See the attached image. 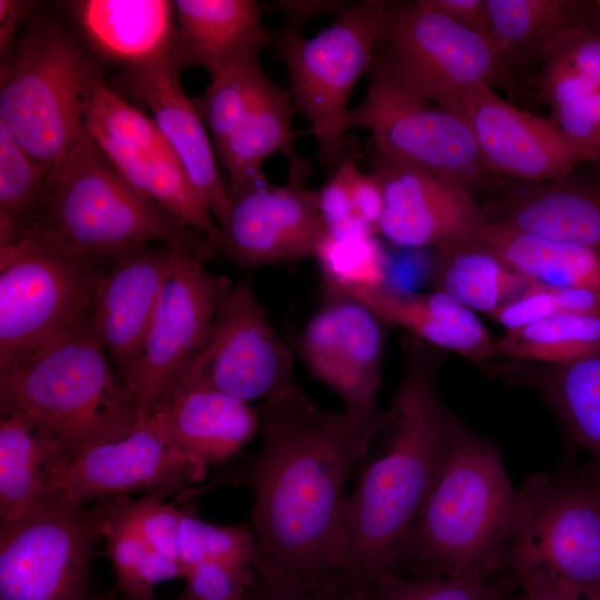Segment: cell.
<instances>
[{"label": "cell", "mask_w": 600, "mask_h": 600, "mask_svg": "<svg viewBox=\"0 0 600 600\" xmlns=\"http://www.w3.org/2000/svg\"><path fill=\"white\" fill-rule=\"evenodd\" d=\"M259 417L260 447L241 470L257 571L324 592L349 573L346 489L373 423L322 409L298 383Z\"/></svg>", "instance_id": "cell-1"}, {"label": "cell", "mask_w": 600, "mask_h": 600, "mask_svg": "<svg viewBox=\"0 0 600 600\" xmlns=\"http://www.w3.org/2000/svg\"><path fill=\"white\" fill-rule=\"evenodd\" d=\"M400 347V383L390 408L378 414L366 437L354 489L346 500L352 574L396 570L459 422L439 392L441 350L408 332Z\"/></svg>", "instance_id": "cell-2"}, {"label": "cell", "mask_w": 600, "mask_h": 600, "mask_svg": "<svg viewBox=\"0 0 600 600\" xmlns=\"http://www.w3.org/2000/svg\"><path fill=\"white\" fill-rule=\"evenodd\" d=\"M521 516V490L511 483L496 446L458 422L393 572L473 580L511 572Z\"/></svg>", "instance_id": "cell-3"}, {"label": "cell", "mask_w": 600, "mask_h": 600, "mask_svg": "<svg viewBox=\"0 0 600 600\" xmlns=\"http://www.w3.org/2000/svg\"><path fill=\"white\" fill-rule=\"evenodd\" d=\"M0 410L41 427L69 461L139 426L138 406L91 318L0 370Z\"/></svg>", "instance_id": "cell-4"}, {"label": "cell", "mask_w": 600, "mask_h": 600, "mask_svg": "<svg viewBox=\"0 0 600 600\" xmlns=\"http://www.w3.org/2000/svg\"><path fill=\"white\" fill-rule=\"evenodd\" d=\"M47 202L34 224L71 252L106 261L146 243L200 250L207 236L143 196L108 159L86 126L47 178Z\"/></svg>", "instance_id": "cell-5"}, {"label": "cell", "mask_w": 600, "mask_h": 600, "mask_svg": "<svg viewBox=\"0 0 600 600\" xmlns=\"http://www.w3.org/2000/svg\"><path fill=\"white\" fill-rule=\"evenodd\" d=\"M1 61L0 123L48 178L86 129L101 72L76 36L51 20L33 22Z\"/></svg>", "instance_id": "cell-6"}, {"label": "cell", "mask_w": 600, "mask_h": 600, "mask_svg": "<svg viewBox=\"0 0 600 600\" xmlns=\"http://www.w3.org/2000/svg\"><path fill=\"white\" fill-rule=\"evenodd\" d=\"M110 262L76 254L36 226L0 244V370L90 319Z\"/></svg>", "instance_id": "cell-7"}, {"label": "cell", "mask_w": 600, "mask_h": 600, "mask_svg": "<svg viewBox=\"0 0 600 600\" xmlns=\"http://www.w3.org/2000/svg\"><path fill=\"white\" fill-rule=\"evenodd\" d=\"M384 0L352 3L314 37L279 30L273 44L284 62L296 110L311 126L322 167L351 159L347 139L349 99L377 52Z\"/></svg>", "instance_id": "cell-8"}, {"label": "cell", "mask_w": 600, "mask_h": 600, "mask_svg": "<svg viewBox=\"0 0 600 600\" xmlns=\"http://www.w3.org/2000/svg\"><path fill=\"white\" fill-rule=\"evenodd\" d=\"M368 73L367 94L358 107L350 109L347 127L368 130L374 151L472 194L493 191L504 180L486 168L462 113L418 96L378 52Z\"/></svg>", "instance_id": "cell-9"}, {"label": "cell", "mask_w": 600, "mask_h": 600, "mask_svg": "<svg viewBox=\"0 0 600 600\" xmlns=\"http://www.w3.org/2000/svg\"><path fill=\"white\" fill-rule=\"evenodd\" d=\"M377 52L409 89L456 112L463 96L478 86H513V73L487 36L422 0L384 1Z\"/></svg>", "instance_id": "cell-10"}, {"label": "cell", "mask_w": 600, "mask_h": 600, "mask_svg": "<svg viewBox=\"0 0 600 600\" xmlns=\"http://www.w3.org/2000/svg\"><path fill=\"white\" fill-rule=\"evenodd\" d=\"M520 490L510 571L519 579L542 570L600 589V469L591 462L533 473Z\"/></svg>", "instance_id": "cell-11"}, {"label": "cell", "mask_w": 600, "mask_h": 600, "mask_svg": "<svg viewBox=\"0 0 600 600\" xmlns=\"http://www.w3.org/2000/svg\"><path fill=\"white\" fill-rule=\"evenodd\" d=\"M110 498L77 506L62 497L0 524V600H93L90 563Z\"/></svg>", "instance_id": "cell-12"}, {"label": "cell", "mask_w": 600, "mask_h": 600, "mask_svg": "<svg viewBox=\"0 0 600 600\" xmlns=\"http://www.w3.org/2000/svg\"><path fill=\"white\" fill-rule=\"evenodd\" d=\"M202 252L180 250L168 276L136 368L126 382L139 410V424L176 389L208 339L229 286L204 267Z\"/></svg>", "instance_id": "cell-13"}, {"label": "cell", "mask_w": 600, "mask_h": 600, "mask_svg": "<svg viewBox=\"0 0 600 600\" xmlns=\"http://www.w3.org/2000/svg\"><path fill=\"white\" fill-rule=\"evenodd\" d=\"M192 383L212 387L248 403L257 399L264 402L297 384L291 352L249 282L229 286L206 344L173 392Z\"/></svg>", "instance_id": "cell-14"}, {"label": "cell", "mask_w": 600, "mask_h": 600, "mask_svg": "<svg viewBox=\"0 0 600 600\" xmlns=\"http://www.w3.org/2000/svg\"><path fill=\"white\" fill-rule=\"evenodd\" d=\"M206 474L147 417L127 436L93 446L71 459L57 474L53 489L64 500L87 507L131 492L163 499Z\"/></svg>", "instance_id": "cell-15"}, {"label": "cell", "mask_w": 600, "mask_h": 600, "mask_svg": "<svg viewBox=\"0 0 600 600\" xmlns=\"http://www.w3.org/2000/svg\"><path fill=\"white\" fill-rule=\"evenodd\" d=\"M231 204L207 257L218 254L246 269L314 258L328 234L318 193L301 183L267 182L230 196Z\"/></svg>", "instance_id": "cell-16"}, {"label": "cell", "mask_w": 600, "mask_h": 600, "mask_svg": "<svg viewBox=\"0 0 600 600\" xmlns=\"http://www.w3.org/2000/svg\"><path fill=\"white\" fill-rule=\"evenodd\" d=\"M383 323L348 297L326 293L300 339V352L311 374L333 390L353 419H377L384 347Z\"/></svg>", "instance_id": "cell-17"}, {"label": "cell", "mask_w": 600, "mask_h": 600, "mask_svg": "<svg viewBox=\"0 0 600 600\" xmlns=\"http://www.w3.org/2000/svg\"><path fill=\"white\" fill-rule=\"evenodd\" d=\"M371 172L384 199L377 233L390 243L438 251L478 241L488 219L464 188L377 151Z\"/></svg>", "instance_id": "cell-18"}, {"label": "cell", "mask_w": 600, "mask_h": 600, "mask_svg": "<svg viewBox=\"0 0 600 600\" xmlns=\"http://www.w3.org/2000/svg\"><path fill=\"white\" fill-rule=\"evenodd\" d=\"M174 47L124 66L110 88L148 108L152 120L186 170L200 199L221 226L231 199L220 178L207 127L180 81L182 69Z\"/></svg>", "instance_id": "cell-19"}, {"label": "cell", "mask_w": 600, "mask_h": 600, "mask_svg": "<svg viewBox=\"0 0 600 600\" xmlns=\"http://www.w3.org/2000/svg\"><path fill=\"white\" fill-rule=\"evenodd\" d=\"M481 159L496 177L517 181L563 178L586 162L556 120L530 113L478 86L460 101Z\"/></svg>", "instance_id": "cell-20"}, {"label": "cell", "mask_w": 600, "mask_h": 600, "mask_svg": "<svg viewBox=\"0 0 600 600\" xmlns=\"http://www.w3.org/2000/svg\"><path fill=\"white\" fill-rule=\"evenodd\" d=\"M183 248L189 247L146 243L128 249L111 259L100 280L91 328L124 384L140 357L162 287Z\"/></svg>", "instance_id": "cell-21"}, {"label": "cell", "mask_w": 600, "mask_h": 600, "mask_svg": "<svg viewBox=\"0 0 600 600\" xmlns=\"http://www.w3.org/2000/svg\"><path fill=\"white\" fill-rule=\"evenodd\" d=\"M488 221L600 256V181L571 172L547 181L503 180L482 206Z\"/></svg>", "instance_id": "cell-22"}, {"label": "cell", "mask_w": 600, "mask_h": 600, "mask_svg": "<svg viewBox=\"0 0 600 600\" xmlns=\"http://www.w3.org/2000/svg\"><path fill=\"white\" fill-rule=\"evenodd\" d=\"M148 417L204 471L232 458L260 430L259 412L248 402L200 383L178 388Z\"/></svg>", "instance_id": "cell-23"}, {"label": "cell", "mask_w": 600, "mask_h": 600, "mask_svg": "<svg viewBox=\"0 0 600 600\" xmlns=\"http://www.w3.org/2000/svg\"><path fill=\"white\" fill-rule=\"evenodd\" d=\"M324 290L353 299L383 324L403 328L436 348L456 352L479 367L494 358V339L474 311L438 290L406 293L387 284Z\"/></svg>", "instance_id": "cell-24"}, {"label": "cell", "mask_w": 600, "mask_h": 600, "mask_svg": "<svg viewBox=\"0 0 600 600\" xmlns=\"http://www.w3.org/2000/svg\"><path fill=\"white\" fill-rule=\"evenodd\" d=\"M176 53L209 76L273 44L254 0H176Z\"/></svg>", "instance_id": "cell-25"}, {"label": "cell", "mask_w": 600, "mask_h": 600, "mask_svg": "<svg viewBox=\"0 0 600 600\" xmlns=\"http://www.w3.org/2000/svg\"><path fill=\"white\" fill-rule=\"evenodd\" d=\"M482 368L537 391L600 469V350L564 364L503 359Z\"/></svg>", "instance_id": "cell-26"}, {"label": "cell", "mask_w": 600, "mask_h": 600, "mask_svg": "<svg viewBox=\"0 0 600 600\" xmlns=\"http://www.w3.org/2000/svg\"><path fill=\"white\" fill-rule=\"evenodd\" d=\"M68 462V457L41 427L19 414L1 413V522L22 520L60 498L53 482Z\"/></svg>", "instance_id": "cell-27"}, {"label": "cell", "mask_w": 600, "mask_h": 600, "mask_svg": "<svg viewBox=\"0 0 600 600\" xmlns=\"http://www.w3.org/2000/svg\"><path fill=\"white\" fill-rule=\"evenodd\" d=\"M70 7L90 46L111 61L128 66L174 47L173 1L82 0Z\"/></svg>", "instance_id": "cell-28"}, {"label": "cell", "mask_w": 600, "mask_h": 600, "mask_svg": "<svg viewBox=\"0 0 600 600\" xmlns=\"http://www.w3.org/2000/svg\"><path fill=\"white\" fill-rule=\"evenodd\" d=\"M294 111L290 91L269 80L239 127L216 150L229 174V196L267 182L262 164L278 151L291 161V182L301 183L303 164L292 147Z\"/></svg>", "instance_id": "cell-29"}, {"label": "cell", "mask_w": 600, "mask_h": 600, "mask_svg": "<svg viewBox=\"0 0 600 600\" xmlns=\"http://www.w3.org/2000/svg\"><path fill=\"white\" fill-rule=\"evenodd\" d=\"M486 36L513 73L536 60L557 31L600 30V0H484Z\"/></svg>", "instance_id": "cell-30"}, {"label": "cell", "mask_w": 600, "mask_h": 600, "mask_svg": "<svg viewBox=\"0 0 600 600\" xmlns=\"http://www.w3.org/2000/svg\"><path fill=\"white\" fill-rule=\"evenodd\" d=\"M478 241L532 282L600 294V256L589 249L493 221Z\"/></svg>", "instance_id": "cell-31"}, {"label": "cell", "mask_w": 600, "mask_h": 600, "mask_svg": "<svg viewBox=\"0 0 600 600\" xmlns=\"http://www.w3.org/2000/svg\"><path fill=\"white\" fill-rule=\"evenodd\" d=\"M432 282L434 290L488 317L531 283L479 241L436 251Z\"/></svg>", "instance_id": "cell-32"}, {"label": "cell", "mask_w": 600, "mask_h": 600, "mask_svg": "<svg viewBox=\"0 0 600 600\" xmlns=\"http://www.w3.org/2000/svg\"><path fill=\"white\" fill-rule=\"evenodd\" d=\"M94 138V137H93ZM129 183L186 226L212 239L214 219L179 161L132 149L107 138H94Z\"/></svg>", "instance_id": "cell-33"}, {"label": "cell", "mask_w": 600, "mask_h": 600, "mask_svg": "<svg viewBox=\"0 0 600 600\" xmlns=\"http://www.w3.org/2000/svg\"><path fill=\"white\" fill-rule=\"evenodd\" d=\"M600 350V317L559 313L504 330L493 341L494 358L564 364Z\"/></svg>", "instance_id": "cell-34"}, {"label": "cell", "mask_w": 600, "mask_h": 600, "mask_svg": "<svg viewBox=\"0 0 600 600\" xmlns=\"http://www.w3.org/2000/svg\"><path fill=\"white\" fill-rule=\"evenodd\" d=\"M47 194L46 171L0 123V244L37 224Z\"/></svg>", "instance_id": "cell-35"}, {"label": "cell", "mask_w": 600, "mask_h": 600, "mask_svg": "<svg viewBox=\"0 0 600 600\" xmlns=\"http://www.w3.org/2000/svg\"><path fill=\"white\" fill-rule=\"evenodd\" d=\"M112 499L102 528L107 553L122 600H154L156 587L182 577L181 566L153 550L112 514Z\"/></svg>", "instance_id": "cell-36"}, {"label": "cell", "mask_w": 600, "mask_h": 600, "mask_svg": "<svg viewBox=\"0 0 600 600\" xmlns=\"http://www.w3.org/2000/svg\"><path fill=\"white\" fill-rule=\"evenodd\" d=\"M209 77V86L193 103L217 150L242 122L270 78L259 58L239 61Z\"/></svg>", "instance_id": "cell-37"}, {"label": "cell", "mask_w": 600, "mask_h": 600, "mask_svg": "<svg viewBox=\"0 0 600 600\" xmlns=\"http://www.w3.org/2000/svg\"><path fill=\"white\" fill-rule=\"evenodd\" d=\"M86 123L94 138H107L132 149L179 161L152 118L130 104L102 78L96 81L89 92Z\"/></svg>", "instance_id": "cell-38"}, {"label": "cell", "mask_w": 600, "mask_h": 600, "mask_svg": "<svg viewBox=\"0 0 600 600\" xmlns=\"http://www.w3.org/2000/svg\"><path fill=\"white\" fill-rule=\"evenodd\" d=\"M202 560L256 572L258 552L250 524H214L201 519L191 506L181 507V569Z\"/></svg>", "instance_id": "cell-39"}, {"label": "cell", "mask_w": 600, "mask_h": 600, "mask_svg": "<svg viewBox=\"0 0 600 600\" xmlns=\"http://www.w3.org/2000/svg\"><path fill=\"white\" fill-rule=\"evenodd\" d=\"M369 578L377 600H511L520 588L512 572L490 580L419 579L393 571Z\"/></svg>", "instance_id": "cell-40"}, {"label": "cell", "mask_w": 600, "mask_h": 600, "mask_svg": "<svg viewBox=\"0 0 600 600\" xmlns=\"http://www.w3.org/2000/svg\"><path fill=\"white\" fill-rule=\"evenodd\" d=\"M314 258L321 268L324 288L367 289L386 284L383 253L373 234L333 237L328 233Z\"/></svg>", "instance_id": "cell-41"}, {"label": "cell", "mask_w": 600, "mask_h": 600, "mask_svg": "<svg viewBox=\"0 0 600 600\" xmlns=\"http://www.w3.org/2000/svg\"><path fill=\"white\" fill-rule=\"evenodd\" d=\"M559 313L600 317V294L583 289L532 282L524 292L489 316L504 330L516 329Z\"/></svg>", "instance_id": "cell-42"}, {"label": "cell", "mask_w": 600, "mask_h": 600, "mask_svg": "<svg viewBox=\"0 0 600 600\" xmlns=\"http://www.w3.org/2000/svg\"><path fill=\"white\" fill-rule=\"evenodd\" d=\"M112 514L158 553L180 564L181 507L157 497L122 496L112 499Z\"/></svg>", "instance_id": "cell-43"}, {"label": "cell", "mask_w": 600, "mask_h": 600, "mask_svg": "<svg viewBox=\"0 0 600 600\" xmlns=\"http://www.w3.org/2000/svg\"><path fill=\"white\" fill-rule=\"evenodd\" d=\"M540 61L567 67L600 88V30L574 27L554 32Z\"/></svg>", "instance_id": "cell-44"}, {"label": "cell", "mask_w": 600, "mask_h": 600, "mask_svg": "<svg viewBox=\"0 0 600 600\" xmlns=\"http://www.w3.org/2000/svg\"><path fill=\"white\" fill-rule=\"evenodd\" d=\"M354 167L353 158L343 161L317 191L320 213L328 233L333 237L376 233L354 213L350 192V179Z\"/></svg>", "instance_id": "cell-45"}, {"label": "cell", "mask_w": 600, "mask_h": 600, "mask_svg": "<svg viewBox=\"0 0 600 600\" xmlns=\"http://www.w3.org/2000/svg\"><path fill=\"white\" fill-rule=\"evenodd\" d=\"M256 576L257 572L202 560L183 568V592L194 600H244Z\"/></svg>", "instance_id": "cell-46"}, {"label": "cell", "mask_w": 600, "mask_h": 600, "mask_svg": "<svg viewBox=\"0 0 600 600\" xmlns=\"http://www.w3.org/2000/svg\"><path fill=\"white\" fill-rule=\"evenodd\" d=\"M536 86L539 96L552 111L589 98L600 90L571 69L551 62H542Z\"/></svg>", "instance_id": "cell-47"}, {"label": "cell", "mask_w": 600, "mask_h": 600, "mask_svg": "<svg viewBox=\"0 0 600 600\" xmlns=\"http://www.w3.org/2000/svg\"><path fill=\"white\" fill-rule=\"evenodd\" d=\"M519 581L516 600H600V589L581 586L542 570L528 572Z\"/></svg>", "instance_id": "cell-48"}, {"label": "cell", "mask_w": 600, "mask_h": 600, "mask_svg": "<svg viewBox=\"0 0 600 600\" xmlns=\"http://www.w3.org/2000/svg\"><path fill=\"white\" fill-rule=\"evenodd\" d=\"M350 192L356 216L376 233L384 208L382 187L370 171L362 173L353 168L350 179Z\"/></svg>", "instance_id": "cell-49"}, {"label": "cell", "mask_w": 600, "mask_h": 600, "mask_svg": "<svg viewBox=\"0 0 600 600\" xmlns=\"http://www.w3.org/2000/svg\"><path fill=\"white\" fill-rule=\"evenodd\" d=\"M351 4L346 0H279L274 7L283 16L280 30L301 33L304 24L312 19L324 14L339 16Z\"/></svg>", "instance_id": "cell-50"}, {"label": "cell", "mask_w": 600, "mask_h": 600, "mask_svg": "<svg viewBox=\"0 0 600 600\" xmlns=\"http://www.w3.org/2000/svg\"><path fill=\"white\" fill-rule=\"evenodd\" d=\"M244 600H327V591L316 592L293 581L257 571Z\"/></svg>", "instance_id": "cell-51"}, {"label": "cell", "mask_w": 600, "mask_h": 600, "mask_svg": "<svg viewBox=\"0 0 600 600\" xmlns=\"http://www.w3.org/2000/svg\"><path fill=\"white\" fill-rule=\"evenodd\" d=\"M453 22L486 36L484 0H422Z\"/></svg>", "instance_id": "cell-52"}, {"label": "cell", "mask_w": 600, "mask_h": 600, "mask_svg": "<svg viewBox=\"0 0 600 600\" xmlns=\"http://www.w3.org/2000/svg\"><path fill=\"white\" fill-rule=\"evenodd\" d=\"M33 7L32 1L0 0V56L3 60L12 50L14 36Z\"/></svg>", "instance_id": "cell-53"}, {"label": "cell", "mask_w": 600, "mask_h": 600, "mask_svg": "<svg viewBox=\"0 0 600 600\" xmlns=\"http://www.w3.org/2000/svg\"><path fill=\"white\" fill-rule=\"evenodd\" d=\"M327 600H377L369 576L344 574L329 590Z\"/></svg>", "instance_id": "cell-54"}, {"label": "cell", "mask_w": 600, "mask_h": 600, "mask_svg": "<svg viewBox=\"0 0 600 600\" xmlns=\"http://www.w3.org/2000/svg\"><path fill=\"white\" fill-rule=\"evenodd\" d=\"M589 103H590V108H591V112L593 117V123H594V129H596V133L599 141V151H600V90L589 98ZM596 167L600 171V157Z\"/></svg>", "instance_id": "cell-55"}, {"label": "cell", "mask_w": 600, "mask_h": 600, "mask_svg": "<svg viewBox=\"0 0 600 600\" xmlns=\"http://www.w3.org/2000/svg\"><path fill=\"white\" fill-rule=\"evenodd\" d=\"M93 600H111V599H103V598H97V599H93ZM176 600H194L192 599L191 597H189L188 594H186L184 592L181 593V596H179Z\"/></svg>", "instance_id": "cell-56"}, {"label": "cell", "mask_w": 600, "mask_h": 600, "mask_svg": "<svg viewBox=\"0 0 600 600\" xmlns=\"http://www.w3.org/2000/svg\"><path fill=\"white\" fill-rule=\"evenodd\" d=\"M517 594V593H516ZM516 594L511 598V600H516Z\"/></svg>", "instance_id": "cell-57"}]
</instances>
